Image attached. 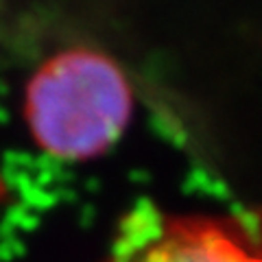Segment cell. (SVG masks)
Segmentation results:
<instances>
[{"instance_id":"6da1fadb","label":"cell","mask_w":262,"mask_h":262,"mask_svg":"<svg viewBox=\"0 0 262 262\" xmlns=\"http://www.w3.org/2000/svg\"><path fill=\"white\" fill-rule=\"evenodd\" d=\"M134 110L131 85L112 57L72 48L51 57L27 85L24 118L35 144L63 162L112 149Z\"/></svg>"},{"instance_id":"7a4b0ae2","label":"cell","mask_w":262,"mask_h":262,"mask_svg":"<svg viewBox=\"0 0 262 262\" xmlns=\"http://www.w3.org/2000/svg\"><path fill=\"white\" fill-rule=\"evenodd\" d=\"M107 262H262V212L186 214L140 203L122 216Z\"/></svg>"}]
</instances>
